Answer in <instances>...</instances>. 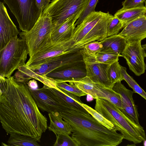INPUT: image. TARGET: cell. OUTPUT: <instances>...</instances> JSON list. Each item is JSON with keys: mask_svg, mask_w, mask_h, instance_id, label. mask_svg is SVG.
<instances>
[{"mask_svg": "<svg viewBox=\"0 0 146 146\" xmlns=\"http://www.w3.org/2000/svg\"><path fill=\"white\" fill-rule=\"evenodd\" d=\"M102 50L103 45L101 42L97 41L88 43L82 48L83 56H94Z\"/></svg>", "mask_w": 146, "mask_h": 146, "instance_id": "f546056e", "label": "cell"}, {"mask_svg": "<svg viewBox=\"0 0 146 146\" xmlns=\"http://www.w3.org/2000/svg\"><path fill=\"white\" fill-rule=\"evenodd\" d=\"M141 41H127L122 54V57L126 60L130 70L138 76L144 74L146 69Z\"/></svg>", "mask_w": 146, "mask_h": 146, "instance_id": "8fae6325", "label": "cell"}, {"mask_svg": "<svg viewBox=\"0 0 146 146\" xmlns=\"http://www.w3.org/2000/svg\"><path fill=\"white\" fill-rule=\"evenodd\" d=\"M100 42L103 45L102 51L113 52L122 56L127 41L118 34L107 37Z\"/></svg>", "mask_w": 146, "mask_h": 146, "instance_id": "44dd1931", "label": "cell"}, {"mask_svg": "<svg viewBox=\"0 0 146 146\" xmlns=\"http://www.w3.org/2000/svg\"><path fill=\"white\" fill-rule=\"evenodd\" d=\"M15 17L22 32L29 31L42 15L36 0H3Z\"/></svg>", "mask_w": 146, "mask_h": 146, "instance_id": "ba28073f", "label": "cell"}, {"mask_svg": "<svg viewBox=\"0 0 146 146\" xmlns=\"http://www.w3.org/2000/svg\"><path fill=\"white\" fill-rule=\"evenodd\" d=\"M53 30L51 18L42 14L29 31L20 33V37L27 43L30 57L52 44L51 36Z\"/></svg>", "mask_w": 146, "mask_h": 146, "instance_id": "8992f818", "label": "cell"}, {"mask_svg": "<svg viewBox=\"0 0 146 146\" xmlns=\"http://www.w3.org/2000/svg\"><path fill=\"white\" fill-rule=\"evenodd\" d=\"M83 60L82 48L76 49L52 58L39 65L27 67L29 71L34 76L35 79L42 82L44 85L48 86L50 81L45 76L47 74L63 66Z\"/></svg>", "mask_w": 146, "mask_h": 146, "instance_id": "9c48e42d", "label": "cell"}, {"mask_svg": "<svg viewBox=\"0 0 146 146\" xmlns=\"http://www.w3.org/2000/svg\"><path fill=\"white\" fill-rule=\"evenodd\" d=\"M29 88L32 90H36L38 88V85L35 79L30 80L27 83Z\"/></svg>", "mask_w": 146, "mask_h": 146, "instance_id": "d590c367", "label": "cell"}, {"mask_svg": "<svg viewBox=\"0 0 146 146\" xmlns=\"http://www.w3.org/2000/svg\"><path fill=\"white\" fill-rule=\"evenodd\" d=\"M56 140L54 146H78L77 142L70 135L61 133L56 135Z\"/></svg>", "mask_w": 146, "mask_h": 146, "instance_id": "4dcf8cb0", "label": "cell"}, {"mask_svg": "<svg viewBox=\"0 0 146 146\" xmlns=\"http://www.w3.org/2000/svg\"><path fill=\"white\" fill-rule=\"evenodd\" d=\"M50 91L54 95L60 103L70 109H73L82 113L89 114L79 103H82L80 97L63 89L57 88H49Z\"/></svg>", "mask_w": 146, "mask_h": 146, "instance_id": "ffe728a7", "label": "cell"}, {"mask_svg": "<svg viewBox=\"0 0 146 146\" xmlns=\"http://www.w3.org/2000/svg\"><path fill=\"white\" fill-rule=\"evenodd\" d=\"M83 56L86 66V76L95 83L112 89L114 85L108 79L107 73L110 65L96 62L93 56Z\"/></svg>", "mask_w": 146, "mask_h": 146, "instance_id": "5bb4252c", "label": "cell"}, {"mask_svg": "<svg viewBox=\"0 0 146 146\" xmlns=\"http://www.w3.org/2000/svg\"><path fill=\"white\" fill-rule=\"evenodd\" d=\"M121 55L109 52L101 51L93 56L95 61L98 62L110 65L118 61Z\"/></svg>", "mask_w": 146, "mask_h": 146, "instance_id": "4316f807", "label": "cell"}, {"mask_svg": "<svg viewBox=\"0 0 146 146\" xmlns=\"http://www.w3.org/2000/svg\"><path fill=\"white\" fill-rule=\"evenodd\" d=\"M29 53L24 40L17 36L12 39L0 50V76L9 78L15 70L25 65Z\"/></svg>", "mask_w": 146, "mask_h": 146, "instance_id": "5b68a950", "label": "cell"}, {"mask_svg": "<svg viewBox=\"0 0 146 146\" xmlns=\"http://www.w3.org/2000/svg\"><path fill=\"white\" fill-rule=\"evenodd\" d=\"M89 0H52L42 14L51 18L54 29L71 16L78 14L81 15Z\"/></svg>", "mask_w": 146, "mask_h": 146, "instance_id": "52a82bcc", "label": "cell"}, {"mask_svg": "<svg viewBox=\"0 0 146 146\" xmlns=\"http://www.w3.org/2000/svg\"><path fill=\"white\" fill-rule=\"evenodd\" d=\"M133 0H125L122 3V5L123 6H124Z\"/></svg>", "mask_w": 146, "mask_h": 146, "instance_id": "8d00e7d4", "label": "cell"}, {"mask_svg": "<svg viewBox=\"0 0 146 146\" xmlns=\"http://www.w3.org/2000/svg\"><path fill=\"white\" fill-rule=\"evenodd\" d=\"M120 66L118 61H117L109 65L107 69L108 78L114 85L123 80Z\"/></svg>", "mask_w": 146, "mask_h": 146, "instance_id": "484cf974", "label": "cell"}, {"mask_svg": "<svg viewBox=\"0 0 146 146\" xmlns=\"http://www.w3.org/2000/svg\"><path fill=\"white\" fill-rule=\"evenodd\" d=\"M128 41H140L146 38V16L140 17L131 22L119 33Z\"/></svg>", "mask_w": 146, "mask_h": 146, "instance_id": "ac0fdd59", "label": "cell"}, {"mask_svg": "<svg viewBox=\"0 0 146 146\" xmlns=\"http://www.w3.org/2000/svg\"><path fill=\"white\" fill-rule=\"evenodd\" d=\"M81 15H75L66 20L63 23L53 29L51 35L52 43L69 40L73 37L76 21Z\"/></svg>", "mask_w": 146, "mask_h": 146, "instance_id": "d6986e66", "label": "cell"}, {"mask_svg": "<svg viewBox=\"0 0 146 146\" xmlns=\"http://www.w3.org/2000/svg\"><path fill=\"white\" fill-rule=\"evenodd\" d=\"M120 66L123 80L126 82L135 93L138 94L146 100V93L133 78L127 74L126 68L121 65Z\"/></svg>", "mask_w": 146, "mask_h": 146, "instance_id": "d4e9b609", "label": "cell"}, {"mask_svg": "<svg viewBox=\"0 0 146 146\" xmlns=\"http://www.w3.org/2000/svg\"><path fill=\"white\" fill-rule=\"evenodd\" d=\"M112 89L120 95L122 108L121 109H119L136 123L140 124L139 119V116L137 106L135 104L133 97L134 92L127 89L121 82L115 83Z\"/></svg>", "mask_w": 146, "mask_h": 146, "instance_id": "2e32d148", "label": "cell"}, {"mask_svg": "<svg viewBox=\"0 0 146 146\" xmlns=\"http://www.w3.org/2000/svg\"><path fill=\"white\" fill-rule=\"evenodd\" d=\"M35 138L17 133L10 134L7 141L8 146H38L40 145Z\"/></svg>", "mask_w": 146, "mask_h": 146, "instance_id": "cb8c5ba5", "label": "cell"}, {"mask_svg": "<svg viewBox=\"0 0 146 146\" xmlns=\"http://www.w3.org/2000/svg\"><path fill=\"white\" fill-rule=\"evenodd\" d=\"M60 113L63 119L70 125L71 137L78 146H117L124 139L116 128L108 129L90 114L73 109Z\"/></svg>", "mask_w": 146, "mask_h": 146, "instance_id": "7a4b0ae2", "label": "cell"}, {"mask_svg": "<svg viewBox=\"0 0 146 146\" xmlns=\"http://www.w3.org/2000/svg\"><path fill=\"white\" fill-rule=\"evenodd\" d=\"M146 7L145 6L136 8L123 9L121 8L115 13L114 16L121 21L125 26L138 17L145 15Z\"/></svg>", "mask_w": 146, "mask_h": 146, "instance_id": "603a6c76", "label": "cell"}, {"mask_svg": "<svg viewBox=\"0 0 146 146\" xmlns=\"http://www.w3.org/2000/svg\"><path fill=\"white\" fill-rule=\"evenodd\" d=\"M95 109L114 125L124 139L135 144L141 143L146 139L143 127L136 123L108 100L102 98L96 99Z\"/></svg>", "mask_w": 146, "mask_h": 146, "instance_id": "3957f363", "label": "cell"}, {"mask_svg": "<svg viewBox=\"0 0 146 146\" xmlns=\"http://www.w3.org/2000/svg\"><path fill=\"white\" fill-rule=\"evenodd\" d=\"M29 90L38 107L43 111L60 113L70 109L60 103L47 86L44 85L41 88Z\"/></svg>", "mask_w": 146, "mask_h": 146, "instance_id": "4fadbf2b", "label": "cell"}, {"mask_svg": "<svg viewBox=\"0 0 146 146\" xmlns=\"http://www.w3.org/2000/svg\"><path fill=\"white\" fill-rule=\"evenodd\" d=\"M125 27L124 23L114 16L109 19L107 26V37L117 35L120 31Z\"/></svg>", "mask_w": 146, "mask_h": 146, "instance_id": "f1b7e54d", "label": "cell"}, {"mask_svg": "<svg viewBox=\"0 0 146 146\" xmlns=\"http://www.w3.org/2000/svg\"><path fill=\"white\" fill-rule=\"evenodd\" d=\"M145 57H146V44L142 45Z\"/></svg>", "mask_w": 146, "mask_h": 146, "instance_id": "74e56055", "label": "cell"}, {"mask_svg": "<svg viewBox=\"0 0 146 146\" xmlns=\"http://www.w3.org/2000/svg\"><path fill=\"white\" fill-rule=\"evenodd\" d=\"M93 99L102 98L110 101L113 96L111 89L106 88L92 81L86 77L80 79H75L68 81Z\"/></svg>", "mask_w": 146, "mask_h": 146, "instance_id": "9a60e30c", "label": "cell"}, {"mask_svg": "<svg viewBox=\"0 0 146 146\" xmlns=\"http://www.w3.org/2000/svg\"><path fill=\"white\" fill-rule=\"evenodd\" d=\"M88 113L101 124L110 130H112L115 127L110 121L103 115L91 107L83 103H79Z\"/></svg>", "mask_w": 146, "mask_h": 146, "instance_id": "83f0119b", "label": "cell"}, {"mask_svg": "<svg viewBox=\"0 0 146 146\" xmlns=\"http://www.w3.org/2000/svg\"><path fill=\"white\" fill-rule=\"evenodd\" d=\"M98 0H89L88 5L75 24L76 26L80 23L84 18L91 12L95 11V8Z\"/></svg>", "mask_w": 146, "mask_h": 146, "instance_id": "d6a6232c", "label": "cell"}, {"mask_svg": "<svg viewBox=\"0 0 146 146\" xmlns=\"http://www.w3.org/2000/svg\"><path fill=\"white\" fill-rule=\"evenodd\" d=\"M50 124L48 127L49 130L53 132L55 135L61 133H65L69 135L71 134L72 129L70 125L63 120L60 113L58 112L48 113Z\"/></svg>", "mask_w": 146, "mask_h": 146, "instance_id": "7402d4cb", "label": "cell"}, {"mask_svg": "<svg viewBox=\"0 0 146 146\" xmlns=\"http://www.w3.org/2000/svg\"><path fill=\"white\" fill-rule=\"evenodd\" d=\"M50 0H36L38 8L42 12L49 4Z\"/></svg>", "mask_w": 146, "mask_h": 146, "instance_id": "e575fe53", "label": "cell"}, {"mask_svg": "<svg viewBox=\"0 0 146 146\" xmlns=\"http://www.w3.org/2000/svg\"><path fill=\"white\" fill-rule=\"evenodd\" d=\"M144 141V142H143V145L145 146H146V139L145 140L143 141Z\"/></svg>", "mask_w": 146, "mask_h": 146, "instance_id": "f35d334b", "label": "cell"}, {"mask_svg": "<svg viewBox=\"0 0 146 146\" xmlns=\"http://www.w3.org/2000/svg\"><path fill=\"white\" fill-rule=\"evenodd\" d=\"M113 15L109 12H91L75 27L73 37V48H82L87 44L94 41H101L107 37V29L109 19Z\"/></svg>", "mask_w": 146, "mask_h": 146, "instance_id": "277c9868", "label": "cell"}, {"mask_svg": "<svg viewBox=\"0 0 146 146\" xmlns=\"http://www.w3.org/2000/svg\"><path fill=\"white\" fill-rule=\"evenodd\" d=\"M144 3H145V7H146V0H145V2H144ZM145 16H146V14H145Z\"/></svg>", "mask_w": 146, "mask_h": 146, "instance_id": "ab89813d", "label": "cell"}, {"mask_svg": "<svg viewBox=\"0 0 146 146\" xmlns=\"http://www.w3.org/2000/svg\"><path fill=\"white\" fill-rule=\"evenodd\" d=\"M145 0H133L125 5L123 6V9H127L142 7L145 6L144 3Z\"/></svg>", "mask_w": 146, "mask_h": 146, "instance_id": "836d02e7", "label": "cell"}, {"mask_svg": "<svg viewBox=\"0 0 146 146\" xmlns=\"http://www.w3.org/2000/svg\"><path fill=\"white\" fill-rule=\"evenodd\" d=\"M87 72L84 60L70 63L58 67L45 75L56 83L68 82L86 76Z\"/></svg>", "mask_w": 146, "mask_h": 146, "instance_id": "7c38bea8", "label": "cell"}, {"mask_svg": "<svg viewBox=\"0 0 146 146\" xmlns=\"http://www.w3.org/2000/svg\"><path fill=\"white\" fill-rule=\"evenodd\" d=\"M74 43L72 38L67 41L52 43L30 57L26 65L28 67L35 66L52 58L75 50L76 49L73 48Z\"/></svg>", "mask_w": 146, "mask_h": 146, "instance_id": "30bf717a", "label": "cell"}, {"mask_svg": "<svg viewBox=\"0 0 146 146\" xmlns=\"http://www.w3.org/2000/svg\"><path fill=\"white\" fill-rule=\"evenodd\" d=\"M20 32L11 19L3 3L0 2V50Z\"/></svg>", "mask_w": 146, "mask_h": 146, "instance_id": "e0dca14e", "label": "cell"}, {"mask_svg": "<svg viewBox=\"0 0 146 146\" xmlns=\"http://www.w3.org/2000/svg\"><path fill=\"white\" fill-rule=\"evenodd\" d=\"M69 84L66 82H60L56 83V86L59 88L67 91L79 97L87 95L73 83L68 82Z\"/></svg>", "mask_w": 146, "mask_h": 146, "instance_id": "1f68e13d", "label": "cell"}, {"mask_svg": "<svg viewBox=\"0 0 146 146\" xmlns=\"http://www.w3.org/2000/svg\"><path fill=\"white\" fill-rule=\"evenodd\" d=\"M0 119L7 134L30 136L40 141L47 129V118L40 111L27 84L13 77L0 76Z\"/></svg>", "mask_w": 146, "mask_h": 146, "instance_id": "6da1fadb", "label": "cell"}]
</instances>
